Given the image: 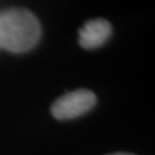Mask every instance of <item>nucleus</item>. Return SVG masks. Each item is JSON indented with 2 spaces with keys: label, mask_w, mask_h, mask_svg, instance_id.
<instances>
[{
  "label": "nucleus",
  "mask_w": 155,
  "mask_h": 155,
  "mask_svg": "<svg viewBox=\"0 0 155 155\" xmlns=\"http://www.w3.org/2000/svg\"><path fill=\"white\" fill-rule=\"evenodd\" d=\"M79 45L85 50H94L105 44L111 35V25L107 20H90L79 29Z\"/></svg>",
  "instance_id": "7ed1b4c3"
},
{
  "label": "nucleus",
  "mask_w": 155,
  "mask_h": 155,
  "mask_svg": "<svg viewBox=\"0 0 155 155\" xmlns=\"http://www.w3.org/2000/svg\"><path fill=\"white\" fill-rule=\"evenodd\" d=\"M97 98L92 91L76 90L60 97L52 106V114L58 120H71L93 108Z\"/></svg>",
  "instance_id": "f03ea898"
},
{
  "label": "nucleus",
  "mask_w": 155,
  "mask_h": 155,
  "mask_svg": "<svg viewBox=\"0 0 155 155\" xmlns=\"http://www.w3.org/2000/svg\"><path fill=\"white\" fill-rule=\"evenodd\" d=\"M41 28L38 18L25 8L0 9V50L25 53L38 44Z\"/></svg>",
  "instance_id": "f257e3e1"
},
{
  "label": "nucleus",
  "mask_w": 155,
  "mask_h": 155,
  "mask_svg": "<svg viewBox=\"0 0 155 155\" xmlns=\"http://www.w3.org/2000/svg\"><path fill=\"white\" fill-rule=\"evenodd\" d=\"M113 155H132V154H125V153H118V154H113Z\"/></svg>",
  "instance_id": "20e7f679"
}]
</instances>
